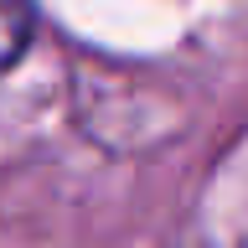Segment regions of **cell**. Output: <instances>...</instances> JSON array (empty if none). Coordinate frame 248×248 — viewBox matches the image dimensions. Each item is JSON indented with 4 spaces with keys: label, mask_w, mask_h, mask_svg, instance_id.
I'll return each mask as SVG.
<instances>
[{
    "label": "cell",
    "mask_w": 248,
    "mask_h": 248,
    "mask_svg": "<svg viewBox=\"0 0 248 248\" xmlns=\"http://www.w3.org/2000/svg\"><path fill=\"white\" fill-rule=\"evenodd\" d=\"M31 26H36L31 0H0V67H11V62L26 52Z\"/></svg>",
    "instance_id": "6da1fadb"
}]
</instances>
